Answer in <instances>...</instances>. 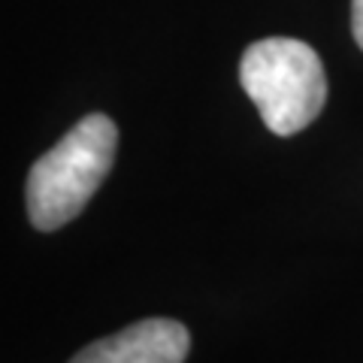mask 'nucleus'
Instances as JSON below:
<instances>
[{"label":"nucleus","instance_id":"1","mask_svg":"<svg viewBox=\"0 0 363 363\" xmlns=\"http://www.w3.org/2000/svg\"><path fill=\"white\" fill-rule=\"evenodd\" d=\"M118 149V128L104 112L85 116L49 149L28 176V218L37 230H58L88 206L109 176Z\"/></svg>","mask_w":363,"mask_h":363},{"label":"nucleus","instance_id":"2","mask_svg":"<svg viewBox=\"0 0 363 363\" xmlns=\"http://www.w3.org/2000/svg\"><path fill=\"white\" fill-rule=\"evenodd\" d=\"M240 82L276 136L309 128L327 104L324 64L303 40L267 37L252 43L240 61Z\"/></svg>","mask_w":363,"mask_h":363},{"label":"nucleus","instance_id":"3","mask_svg":"<svg viewBox=\"0 0 363 363\" xmlns=\"http://www.w3.org/2000/svg\"><path fill=\"white\" fill-rule=\"evenodd\" d=\"M188 327L169 318H145L116 336L85 345L70 363H185Z\"/></svg>","mask_w":363,"mask_h":363},{"label":"nucleus","instance_id":"4","mask_svg":"<svg viewBox=\"0 0 363 363\" xmlns=\"http://www.w3.org/2000/svg\"><path fill=\"white\" fill-rule=\"evenodd\" d=\"M351 30H354V40L363 49V0H351Z\"/></svg>","mask_w":363,"mask_h":363}]
</instances>
